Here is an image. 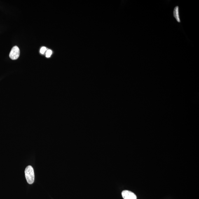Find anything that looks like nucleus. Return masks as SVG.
Instances as JSON below:
<instances>
[{
    "label": "nucleus",
    "instance_id": "obj_1",
    "mask_svg": "<svg viewBox=\"0 0 199 199\" xmlns=\"http://www.w3.org/2000/svg\"><path fill=\"white\" fill-rule=\"evenodd\" d=\"M25 177L28 183L32 184L34 181V169L31 166H28L25 170Z\"/></svg>",
    "mask_w": 199,
    "mask_h": 199
},
{
    "label": "nucleus",
    "instance_id": "obj_2",
    "mask_svg": "<svg viewBox=\"0 0 199 199\" xmlns=\"http://www.w3.org/2000/svg\"><path fill=\"white\" fill-rule=\"evenodd\" d=\"M20 51L18 47L15 46L12 49L9 54V57L12 60H16L20 56Z\"/></svg>",
    "mask_w": 199,
    "mask_h": 199
},
{
    "label": "nucleus",
    "instance_id": "obj_3",
    "mask_svg": "<svg viewBox=\"0 0 199 199\" xmlns=\"http://www.w3.org/2000/svg\"><path fill=\"white\" fill-rule=\"evenodd\" d=\"M122 195L124 199H137L135 194L128 190H124L122 192Z\"/></svg>",
    "mask_w": 199,
    "mask_h": 199
},
{
    "label": "nucleus",
    "instance_id": "obj_4",
    "mask_svg": "<svg viewBox=\"0 0 199 199\" xmlns=\"http://www.w3.org/2000/svg\"><path fill=\"white\" fill-rule=\"evenodd\" d=\"M173 16L178 22L180 23V16L179 13V8L177 6L174 8L173 11Z\"/></svg>",
    "mask_w": 199,
    "mask_h": 199
},
{
    "label": "nucleus",
    "instance_id": "obj_5",
    "mask_svg": "<svg viewBox=\"0 0 199 199\" xmlns=\"http://www.w3.org/2000/svg\"><path fill=\"white\" fill-rule=\"evenodd\" d=\"M52 54V51L51 50H48L47 51L46 53V57L47 58H50Z\"/></svg>",
    "mask_w": 199,
    "mask_h": 199
},
{
    "label": "nucleus",
    "instance_id": "obj_6",
    "mask_svg": "<svg viewBox=\"0 0 199 199\" xmlns=\"http://www.w3.org/2000/svg\"><path fill=\"white\" fill-rule=\"evenodd\" d=\"M47 50V49L45 47H42L41 48L40 50V52L41 54H44L45 52Z\"/></svg>",
    "mask_w": 199,
    "mask_h": 199
}]
</instances>
